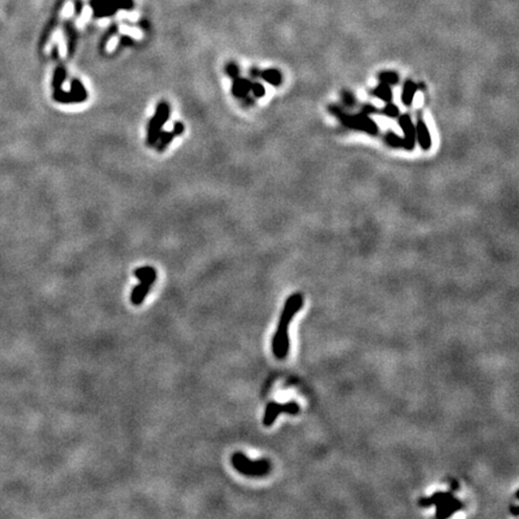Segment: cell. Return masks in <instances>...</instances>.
<instances>
[{
  "label": "cell",
  "mask_w": 519,
  "mask_h": 519,
  "mask_svg": "<svg viewBox=\"0 0 519 519\" xmlns=\"http://www.w3.org/2000/svg\"><path fill=\"white\" fill-rule=\"evenodd\" d=\"M303 305V296L301 293H295L290 296L285 302L283 313H281L279 324L277 332L273 337L272 350L277 358L284 359L290 350V338H288V326L292 321L293 316L301 310Z\"/></svg>",
  "instance_id": "1"
},
{
  "label": "cell",
  "mask_w": 519,
  "mask_h": 519,
  "mask_svg": "<svg viewBox=\"0 0 519 519\" xmlns=\"http://www.w3.org/2000/svg\"><path fill=\"white\" fill-rule=\"evenodd\" d=\"M433 505L436 506V517L442 519L451 517L463 507L462 501L454 498L452 492H436L431 497L419 499V506L422 507H430Z\"/></svg>",
  "instance_id": "2"
},
{
  "label": "cell",
  "mask_w": 519,
  "mask_h": 519,
  "mask_svg": "<svg viewBox=\"0 0 519 519\" xmlns=\"http://www.w3.org/2000/svg\"><path fill=\"white\" fill-rule=\"evenodd\" d=\"M231 463L239 474L249 477H263L269 474L270 462L268 459L251 460L242 452L232 454Z\"/></svg>",
  "instance_id": "3"
},
{
  "label": "cell",
  "mask_w": 519,
  "mask_h": 519,
  "mask_svg": "<svg viewBox=\"0 0 519 519\" xmlns=\"http://www.w3.org/2000/svg\"><path fill=\"white\" fill-rule=\"evenodd\" d=\"M134 274L140 280V284L135 286L132 290L130 301L134 305H140L143 303L144 298L149 293L150 287L157 280V270L150 266H144V267L137 268Z\"/></svg>",
  "instance_id": "4"
},
{
  "label": "cell",
  "mask_w": 519,
  "mask_h": 519,
  "mask_svg": "<svg viewBox=\"0 0 519 519\" xmlns=\"http://www.w3.org/2000/svg\"><path fill=\"white\" fill-rule=\"evenodd\" d=\"M168 118H170V104L167 101H160L155 109L154 116L152 117L149 124H148L147 144L149 147L155 145L161 131H162V126L167 123Z\"/></svg>",
  "instance_id": "5"
},
{
  "label": "cell",
  "mask_w": 519,
  "mask_h": 519,
  "mask_svg": "<svg viewBox=\"0 0 519 519\" xmlns=\"http://www.w3.org/2000/svg\"><path fill=\"white\" fill-rule=\"evenodd\" d=\"M301 408L296 401H288V403H277V401H270L267 404L265 410V416H263V424L266 427H270L278 416L281 412L288 413V415H297L300 412Z\"/></svg>",
  "instance_id": "6"
},
{
  "label": "cell",
  "mask_w": 519,
  "mask_h": 519,
  "mask_svg": "<svg viewBox=\"0 0 519 519\" xmlns=\"http://www.w3.org/2000/svg\"><path fill=\"white\" fill-rule=\"evenodd\" d=\"M332 111L339 117L344 124H346L349 127L357 130H363L369 134H376L377 126L367 114H358V116H349L345 114L344 112L340 111L339 108H332Z\"/></svg>",
  "instance_id": "7"
},
{
  "label": "cell",
  "mask_w": 519,
  "mask_h": 519,
  "mask_svg": "<svg viewBox=\"0 0 519 519\" xmlns=\"http://www.w3.org/2000/svg\"><path fill=\"white\" fill-rule=\"evenodd\" d=\"M399 124H400V127L401 130H403L404 132V145L403 148H405V149H412L413 147H415V136H416V130H415V126H413L412 122H411L410 117L408 116V114H403V116H400L399 118Z\"/></svg>",
  "instance_id": "8"
},
{
  "label": "cell",
  "mask_w": 519,
  "mask_h": 519,
  "mask_svg": "<svg viewBox=\"0 0 519 519\" xmlns=\"http://www.w3.org/2000/svg\"><path fill=\"white\" fill-rule=\"evenodd\" d=\"M91 6H93L94 15L96 17L112 16L118 10L116 0H93Z\"/></svg>",
  "instance_id": "9"
},
{
  "label": "cell",
  "mask_w": 519,
  "mask_h": 519,
  "mask_svg": "<svg viewBox=\"0 0 519 519\" xmlns=\"http://www.w3.org/2000/svg\"><path fill=\"white\" fill-rule=\"evenodd\" d=\"M53 99L54 101L59 102V104H82L88 98L86 96H82L80 94H76L73 91H65L63 89H58L54 90L53 93Z\"/></svg>",
  "instance_id": "10"
},
{
  "label": "cell",
  "mask_w": 519,
  "mask_h": 519,
  "mask_svg": "<svg viewBox=\"0 0 519 519\" xmlns=\"http://www.w3.org/2000/svg\"><path fill=\"white\" fill-rule=\"evenodd\" d=\"M251 84L252 82L248 78H242V77H236L233 78V83H232L231 91L233 94L234 98L237 99H243L250 93L251 90Z\"/></svg>",
  "instance_id": "11"
},
{
  "label": "cell",
  "mask_w": 519,
  "mask_h": 519,
  "mask_svg": "<svg viewBox=\"0 0 519 519\" xmlns=\"http://www.w3.org/2000/svg\"><path fill=\"white\" fill-rule=\"evenodd\" d=\"M415 130H416V135H417V139H418L419 144H421V147L426 150L429 149L431 144L430 136H429V131H428V129H427L426 123H424L421 118L418 119L417 127H416Z\"/></svg>",
  "instance_id": "12"
},
{
  "label": "cell",
  "mask_w": 519,
  "mask_h": 519,
  "mask_svg": "<svg viewBox=\"0 0 519 519\" xmlns=\"http://www.w3.org/2000/svg\"><path fill=\"white\" fill-rule=\"evenodd\" d=\"M417 91V86H416L413 82L408 81L404 86L403 93H401V101L406 105V106H410L412 104L413 98H415V94Z\"/></svg>",
  "instance_id": "13"
},
{
  "label": "cell",
  "mask_w": 519,
  "mask_h": 519,
  "mask_svg": "<svg viewBox=\"0 0 519 519\" xmlns=\"http://www.w3.org/2000/svg\"><path fill=\"white\" fill-rule=\"evenodd\" d=\"M260 77H262L267 83L272 84V86H279L283 81L280 71L277 69H268V70L261 71Z\"/></svg>",
  "instance_id": "14"
},
{
  "label": "cell",
  "mask_w": 519,
  "mask_h": 519,
  "mask_svg": "<svg viewBox=\"0 0 519 519\" xmlns=\"http://www.w3.org/2000/svg\"><path fill=\"white\" fill-rule=\"evenodd\" d=\"M175 137L176 135L173 134V131H161L159 139H158L157 143H155L154 145L155 149H157L158 152H163V150L168 147V144L172 142Z\"/></svg>",
  "instance_id": "15"
},
{
  "label": "cell",
  "mask_w": 519,
  "mask_h": 519,
  "mask_svg": "<svg viewBox=\"0 0 519 519\" xmlns=\"http://www.w3.org/2000/svg\"><path fill=\"white\" fill-rule=\"evenodd\" d=\"M66 76H68V73H66V69L64 68L63 65H59L55 68L54 73H53V80H52V86L54 90L61 89L64 82H65L66 80Z\"/></svg>",
  "instance_id": "16"
},
{
  "label": "cell",
  "mask_w": 519,
  "mask_h": 519,
  "mask_svg": "<svg viewBox=\"0 0 519 519\" xmlns=\"http://www.w3.org/2000/svg\"><path fill=\"white\" fill-rule=\"evenodd\" d=\"M373 93H374V95H376L377 98L383 101L388 102V101H391V99H392V90H391L390 86L386 83H382V82H381L380 86L377 87V88L375 89Z\"/></svg>",
  "instance_id": "17"
},
{
  "label": "cell",
  "mask_w": 519,
  "mask_h": 519,
  "mask_svg": "<svg viewBox=\"0 0 519 519\" xmlns=\"http://www.w3.org/2000/svg\"><path fill=\"white\" fill-rule=\"evenodd\" d=\"M70 90L73 91V93H76V94H80V95H82V96H86V98H88V91H87V89L84 88L83 83H82L80 80H72V81H71Z\"/></svg>",
  "instance_id": "18"
},
{
  "label": "cell",
  "mask_w": 519,
  "mask_h": 519,
  "mask_svg": "<svg viewBox=\"0 0 519 519\" xmlns=\"http://www.w3.org/2000/svg\"><path fill=\"white\" fill-rule=\"evenodd\" d=\"M380 81L382 82V83L388 84V86H391V84H395L398 82V75L395 72H392V71L382 72L380 75Z\"/></svg>",
  "instance_id": "19"
},
{
  "label": "cell",
  "mask_w": 519,
  "mask_h": 519,
  "mask_svg": "<svg viewBox=\"0 0 519 519\" xmlns=\"http://www.w3.org/2000/svg\"><path fill=\"white\" fill-rule=\"evenodd\" d=\"M225 71H226L227 76H229L230 78H232V80L236 77H239V68L236 63H233V61L227 64L226 68H225Z\"/></svg>",
  "instance_id": "20"
},
{
  "label": "cell",
  "mask_w": 519,
  "mask_h": 519,
  "mask_svg": "<svg viewBox=\"0 0 519 519\" xmlns=\"http://www.w3.org/2000/svg\"><path fill=\"white\" fill-rule=\"evenodd\" d=\"M386 141H387L388 144L392 145V147H403V145H404L403 139H400V137L398 136V135L392 134V132H390V134L387 135V137H386Z\"/></svg>",
  "instance_id": "21"
},
{
  "label": "cell",
  "mask_w": 519,
  "mask_h": 519,
  "mask_svg": "<svg viewBox=\"0 0 519 519\" xmlns=\"http://www.w3.org/2000/svg\"><path fill=\"white\" fill-rule=\"evenodd\" d=\"M252 93V95L255 96V98L260 99V98H263L266 94V89L265 87L262 86V84L259 83V82H256V83H252L251 84V90H250Z\"/></svg>",
  "instance_id": "22"
},
{
  "label": "cell",
  "mask_w": 519,
  "mask_h": 519,
  "mask_svg": "<svg viewBox=\"0 0 519 519\" xmlns=\"http://www.w3.org/2000/svg\"><path fill=\"white\" fill-rule=\"evenodd\" d=\"M383 112H385L386 116L391 117V118H394V117H397L398 114H399V109H398V107L392 104L387 105V106L385 107V109H383Z\"/></svg>",
  "instance_id": "23"
},
{
  "label": "cell",
  "mask_w": 519,
  "mask_h": 519,
  "mask_svg": "<svg viewBox=\"0 0 519 519\" xmlns=\"http://www.w3.org/2000/svg\"><path fill=\"white\" fill-rule=\"evenodd\" d=\"M172 131H173V134L176 135V137L180 136V135H183L184 131H185V125L180 122H176L175 125H173Z\"/></svg>",
  "instance_id": "24"
},
{
  "label": "cell",
  "mask_w": 519,
  "mask_h": 519,
  "mask_svg": "<svg viewBox=\"0 0 519 519\" xmlns=\"http://www.w3.org/2000/svg\"><path fill=\"white\" fill-rule=\"evenodd\" d=\"M249 73H250V76H251L252 78H257V77H260V76H261V71L259 70V69H256V68H252L251 70L249 71Z\"/></svg>",
  "instance_id": "25"
},
{
  "label": "cell",
  "mask_w": 519,
  "mask_h": 519,
  "mask_svg": "<svg viewBox=\"0 0 519 519\" xmlns=\"http://www.w3.org/2000/svg\"><path fill=\"white\" fill-rule=\"evenodd\" d=\"M344 101L346 102V104H349V105L354 104V102H355V100H354V96H352L350 93H345V94H344Z\"/></svg>",
  "instance_id": "26"
},
{
  "label": "cell",
  "mask_w": 519,
  "mask_h": 519,
  "mask_svg": "<svg viewBox=\"0 0 519 519\" xmlns=\"http://www.w3.org/2000/svg\"><path fill=\"white\" fill-rule=\"evenodd\" d=\"M122 43H123V45H125V46L130 45V43H132V40L130 39L129 36H123L122 37Z\"/></svg>",
  "instance_id": "27"
},
{
  "label": "cell",
  "mask_w": 519,
  "mask_h": 519,
  "mask_svg": "<svg viewBox=\"0 0 519 519\" xmlns=\"http://www.w3.org/2000/svg\"><path fill=\"white\" fill-rule=\"evenodd\" d=\"M510 508H511V512H512V515L517 517V516H518V508H519L518 506L512 505V506H510Z\"/></svg>",
  "instance_id": "28"
}]
</instances>
